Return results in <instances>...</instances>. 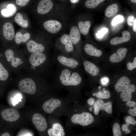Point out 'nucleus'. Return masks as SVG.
<instances>
[{"label":"nucleus","mask_w":136,"mask_h":136,"mask_svg":"<svg viewBox=\"0 0 136 136\" xmlns=\"http://www.w3.org/2000/svg\"><path fill=\"white\" fill-rule=\"evenodd\" d=\"M75 69L62 67L59 71L55 79L57 87L66 90L67 95L73 102L77 101L78 89L82 78Z\"/></svg>","instance_id":"1"},{"label":"nucleus","mask_w":136,"mask_h":136,"mask_svg":"<svg viewBox=\"0 0 136 136\" xmlns=\"http://www.w3.org/2000/svg\"><path fill=\"white\" fill-rule=\"evenodd\" d=\"M67 96L65 97L59 96L55 94L43 103L42 107L46 113L58 117L65 115L72 103Z\"/></svg>","instance_id":"2"},{"label":"nucleus","mask_w":136,"mask_h":136,"mask_svg":"<svg viewBox=\"0 0 136 136\" xmlns=\"http://www.w3.org/2000/svg\"><path fill=\"white\" fill-rule=\"evenodd\" d=\"M65 116L67 117L65 126L68 130L77 125L88 126L92 123L94 120L92 115L89 112H79L75 101L71 103Z\"/></svg>","instance_id":"3"},{"label":"nucleus","mask_w":136,"mask_h":136,"mask_svg":"<svg viewBox=\"0 0 136 136\" xmlns=\"http://www.w3.org/2000/svg\"><path fill=\"white\" fill-rule=\"evenodd\" d=\"M55 61L62 67L76 69L79 65L78 60L75 57L61 54H57L54 57Z\"/></svg>","instance_id":"4"},{"label":"nucleus","mask_w":136,"mask_h":136,"mask_svg":"<svg viewBox=\"0 0 136 136\" xmlns=\"http://www.w3.org/2000/svg\"><path fill=\"white\" fill-rule=\"evenodd\" d=\"M51 126L48 129L47 132L50 136H64L66 135L64 128L58 117L51 115Z\"/></svg>","instance_id":"5"},{"label":"nucleus","mask_w":136,"mask_h":136,"mask_svg":"<svg viewBox=\"0 0 136 136\" xmlns=\"http://www.w3.org/2000/svg\"><path fill=\"white\" fill-rule=\"evenodd\" d=\"M18 87L22 92L28 94H33L36 91V84L34 81L30 78H26L20 81Z\"/></svg>","instance_id":"6"},{"label":"nucleus","mask_w":136,"mask_h":136,"mask_svg":"<svg viewBox=\"0 0 136 136\" xmlns=\"http://www.w3.org/2000/svg\"><path fill=\"white\" fill-rule=\"evenodd\" d=\"M33 124L37 130L41 132L46 131L48 129V124L43 115L40 113L34 114L32 118Z\"/></svg>","instance_id":"7"},{"label":"nucleus","mask_w":136,"mask_h":136,"mask_svg":"<svg viewBox=\"0 0 136 136\" xmlns=\"http://www.w3.org/2000/svg\"><path fill=\"white\" fill-rule=\"evenodd\" d=\"M60 41L64 46V51L62 54L75 57L73 53L74 50V47L69 36L67 34L63 35L60 38Z\"/></svg>","instance_id":"8"},{"label":"nucleus","mask_w":136,"mask_h":136,"mask_svg":"<svg viewBox=\"0 0 136 136\" xmlns=\"http://www.w3.org/2000/svg\"><path fill=\"white\" fill-rule=\"evenodd\" d=\"M1 116L4 120L10 122H13L18 120L20 115L16 110L12 108L4 109L1 113Z\"/></svg>","instance_id":"9"},{"label":"nucleus","mask_w":136,"mask_h":136,"mask_svg":"<svg viewBox=\"0 0 136 136\" xmlns=\"http://www.w3.org/2000/svg\"><path fill=\"white\" fill-rule=\"evenodd\" d=\"M1 32L4 38L7 40H12L15 37V32L14 28L11 23L5 22L1 26Z\"/></svg>","instance_id":"10"},{"label":"nucleus","mask_w":136,"mask_h":136,"mask_svg":"<svg viewBox=\"0 0 136 136\" xmlns=\"http://www.w3.org/2000/svg\"><path fill=\"white\" fill-rule=\"evenodd\" d=\"M47 57L43 53H33L30 55L29 61L30 64L33 66L38 67L44 63L46 61Z\"/></svg>","instance_id":"11"},{"label":"nucleus","mask_w":136,"mask_h":136,"mask_svg":"<svg viewBox=\"0 0 136 136\" xmlns=\"http://www.w3.org/2000/svg\"><path fill=\"white\" fill-rule=\"evenodd\" d=\"M43 26L48 32L52 33L57 32L62 27L60 22L54 20H50L45 22L43 24Z\"/></svg>","instance_id":"12"},{"label":"nucleus","mask_w":136,"mask_h":136,"mask_svg":"<svg viewBox=\"0 0 136 136\" xmlns=\"http://www.w3.org/2000/svg\"><path fill=\"white\" fill-rule=\"evenodd\" d=\"M53 4L51 0H42L38 4L37 10L40 14H44L49 12L52 9Z\"/></svg>","instance_id":"13"},{"label":"nucleus","mask_w":136,"mask_h":136,"mask_svg":"<svg viewBox=\"0 0 136 136\" xmlns=\"http://www.w3.org/2000/svg\"><path fill=\"white\" fill-rule=\"evenodd\" d=\"M127 50L125 48H121L118 49L116 52L110 56L109 60L112 63L119 62L123 60L126 57Z\"/></svg>","instance_id":"14"},{"label":"nucleus","mask_w":136,"mask_h":136,"mask_svg":"<svg viewBox=\"0 0 136 136\" xmlns=\"http://www.w3.org/2000/svg\"><path fill=\"white\" fill-rule=\"evenodd\" d=\"M26 47L28 51L32 54L43 53L45 49L43 45L32 40H29L27 42Z\"/></svg>","instance_id":"15"},{"label":"nucleus","mask_w":136,"mask_h":136,"mask_svg":"<svg viewBox=\"0 0 136 136\" xmlns=\"http://www.w3.org/2000/svg\"><path fill=\"white\" fill-rule=\"evenodd\" d=\"M5 54L7 61L11 62V65L13 67H16L22 64V60L19 58L15 57L12 50L10 49L6 50L5 52Z\"/></svg>","instance_id":"16"},{"label":"nucleus","mask_w":136,"mask_h":136,"mask_svg":"<svg viewBox=\"0 0 136 136\" xmlns=\"http://www.w3.org/2000/svg\"><path fill=\"white\" fill-rule=\"evenodd\" d=\"M130 84V80L127 77L124 76L118 80L115 86V90L118 92H121Z\"/></svg>","instance_id":"17"},{"label":"nucleus","mask_w":136,"mask_h":136,"mask_svg":"<svg viewBox=\"0 0 136 136\" xmlns=\"http://www.w3.org/2000/svg\"><path fill=\"white\" fill-rule=\"evenodd\" d=\"M122 37H115L110 41L111 44L113 45H118L129 41L131 38L130 33L127 31L122 32Z\"/></svg>","instance_id":"18"},{"label":"nucleus","mask_w":136,"mask_h":136,"mask_svg":"<svg viewBox=\"0 0 136 136\" xmlns=\"http://www.w3.org/2000/svg\"><path fill=\"white\" fill-rule=\"evenodd\" d=\"M134 85L130 84L127 88L121 92L120 95L121 98L123 101H127L131 100L132 94L135 91Z\"/></svg>","instance_id":"19"},{"label":"nucleus","mask_w":136,"mask_h":136,"mask_svg":"<svg viewBox=\"0 0 136 136\" xmlns=\"http://www.w3.org/2000/svg\"><path fill=\"white\" fill-rule=\"evenodd\" d=\"M84 68L89 74L93 76H97L99 74V68L93 63L88 60H85L83 63Z\"/></svg>","instance_id":"20"},{"label":"nucleus","mask_w":136,"mask_h":136,"mask_svg":"<svg viewBox=\"0 0 136 136\" xmlns=\"http://www.w3.org/2000/svg\"><path fill=\"white\" fill-rule=\"evenodd\" d=\"M16 8L15 6L12 4H8L6 7L1 9L0 13L1 16L4 17H10L16 12Z\"/></svg>","instance_id":"21"},{"label":"nucleus","mask_w":136,"mask_h":136,"mask_svg":"<svg viewBox=\"0 0 136 136\" xmlns=\"http://www.w3.org/2000/svg\"><path fill=\"white\" fill-rule=\"evenodd\" d=\"M85 52L87 55L91 56L99 57L102 54V51L93 47L92 45L87 44L84 47Z\"/></svg>","instance_id":"22"},{"label":"nucleus","mask_w":136,"mask_h":136,"mask_svg":"<svg viewBox=\"0 0 136 136\" xmlns=\"http://www.w3.org/2000/svg\"><path fill=\"white\" fill-rule=\"evenodd\" d=\"M69 36L73 45L77 44L80 40V32L76 26H73L72 27Z\"/></svg>","instance_id":"23"},{"label":"nucleus","mask_w":136,"mask_h":136,"mask_svg":"<svg viewBox=\"0 0 136 136\" xmlns=\"http://www.w3.org/2000/svg\"><path fill=\"white\" fill-rule=\"evenodd\" d=\"M97 102L99 109L101 110L105 111L107 113L111 114L112 113V104L110 101L106 103L101 99H98Z\"/></svg>","instance_id":"24"},{"label":"nucleus","mask_w":136,"mask_h":136,"mask_svg":"<svg viewBox=\"0 0 136 136\" xmlns=\"http://www.w3.org/2000/svg\"><path fill=\"white\" fill-rule=\"evenodd\" d=\"M30 35L28 33H26L24 34L20 32H16L15 36V41L18 44H19L22 42L25 43L30 39Z\"/></svg>","instance_id":"25"},{"label":"nucleus","mask_w":136,"mask_h":136,"mask_svg":"<svg viewBox=\"0 0 136 136\" xmlns=\"http://www.w3.org/2000/svg\"><path fill=\"white\" fill-rule=\"evenodd\" d=\"M78 25L82 34L86 35L88 33L91 26V23L89 21H80L78 23Z\"/></svg>","instance_id":"26"},{"label":"nucleus","mask_w":136,"mask_h":136,"mask_svg":"<svg viewBox=\"0 0 136 136\" xmlns=\"http://www.w3.org/2000/svg\"><path fill=\"white\" fill-rule=\"evenodd\" d=\"M119 10V7L116 4H114L108 6L106 9L105 14L106 16L110 17L116 14Z\"/></svg>","instance_id":"27"},{"label":"nucleus","mask_w":136,"mask_h":136,"mask_svg":"<svg viewBox=\"0 0 136 136\" xmlns=\"http://www.w3.org/2000/svg\"><path fill=\"white\" fill-rule=\"evenodd\" d=\"M14 20L16 23L22 27L26 28L28 26V21L23 18L22 14L20 13L16 14Z\"/></svg>","instance_id":"28"},{"label":"nucleus","mask_w":136,"mask_h":136,"mask_svg":"<svg viewBox=\"0 0 136 136\" xmlns=\"http://www.w3.org/2000/svg\"><path fill=\"white\" fill-rule=\"evenodd\" d=\"M93 96L101 99H108L110 98L111 95L110 92L104 88L102 91H99L97 93H95L92 94Z\"/></svg>","instance_id":"29"},{"label":"nucleus","mask_w":136,"mask_h":136,"mask_svg":"<svg viewBox=\"0 0 136 136\" xmlns=\"http://www.w3.org/2000/svg\"><path fill=\"white\" fill-rule=\"evenodd\" d=\"M105 0H87L85 2V5L88 8L93 9L96 7L98 5Z\"/></svg>","instance_id":"30"},{"label":"nucleus","mask_w":136,"mask_h":136,"mask_svg":"<svg viewBox=\"0 0 136 136\" xmlns=\"http://www.w3.org/2000/svg\"><path fill=\"white\" fill-rule=\"evenodd\" d=\"M9 76L8 71L0 63V80L3 81L6 80L8 79Z\"/></svg>","instance_id":"31"},{"label":"nucleus","mask_w":136,"mask_h":136,"mask_svg":"<svg viewBox=\"0 0 136 136\" xmlns=\"http://www.w3.org/2000/svg\"><path fill=\"white\" fill-rule=\"evenodd\" d=\"M112 131L114 136H121V132L119 124L118 123H115L112 127Z\"/></svg>","instance_id":"32"},{"label":"nucleus","mask_w":136,"mask_h":136,"mask_svg":"<svg viewBox=\"0 0 136 136\" xmlns=\"http://www.w3.org/2000/svg\"><path fill=\"white\" fill-rule=\"evenodd\" d=\"M124 20L123 16L118 15L115 17L113 19L112 24L113 25L115 26L118 23L122 22Z\"/></svg>","instance_id":"33"},{"label":"nucleus","mask_w":136,"mask_h":136,"mask_svg":"<svg viewBox=\"0 0 136 136\" xmlns=\"http://www.w3.org/2000/svg\"><path fill=\"white\" fill-rule=\"evenodd\" d=\"M127 69L131 71L134 69L136 68V57H135L133 59V62L131 63L129 62L127 64Z\"/></svg>","instance_id":"34"},{"label":"nucleus","mask_w":136,"mask_h":136,"mask_svg":"<svg viewBox=\"0 0 136 136\" xmlns=\"http://www.w3.org/2000/svg\"><path fill=\"white\" fill-rule=\"evenodd\" d=\"M125 121L126 123L129 125L131 124L135 125L136 124V121L134 118L131 116H128L126 117Z\"/></svg>","instance_id":"35"},{"label":"nucleus","mask_w":136,"mask_h":136,"mask_svg":"<svg viewBox=\"0 0 136 136\" xmlns=\"http://www.w3.org/2000/svg\"><path fill=\"white\" fill-rule=\"evenodd\" d=\"M30 0H15L16 4L20 6H24L26 5Z\"/></svg>","instance_id":"36"},{"label":"nucleus","mask_w":136,"mask_h":136,"mask_svg":"<svg viewBox=\"0 0 136 136\" xmlns=\"http://www.w3.org/2000/svg\"><path fill=\"white\" fill-rule=\"evenodd\" d=\"M135 18L132 15L129 16L127 18V22L128 25L130 26H133Z\"/></svg>","instance_id":"37"},{"label":"nucleus","mask_w":136,"mask_h":136,"mask_svg":"<svg viewBox=\"0 0 136 136\" xmlns=\"http://www.w3.org/2000/svg\"><path fill=\"white\" fill-rule=\"evenodd\" d=\"M130 125L126 123L123 124L122 126V129L123 131H125V133L126 134L129 133L130 132V130L129 128Z\"/></svg>","instance_id":"38"},{"label":"nucleus","mask_w":136,"mask_h":136,"mask_svg":"<svg viewBox=\"0 0 136 136\" xmlns=\"http://www.w3.org/2000/svg\"><path fill=\"white\" fill-rule=\"evenodd\" d=\"M107 31V29L106 28L102 29L98 32L96 36L98 38H100L103 36Z\"/></svg>","instance_id":"39"},{"label":"nucleus","mask_w":136,"mask_h":136,"mask_svg":"<svg viewBox=\"0 0 136 136\" xmlns=\"http://www.w3.org/2000/svg\"><path fill=\"white\" fill-rule=\"evenodd\" d=\"M93 105L94 113L95 115H98L99 113L100 109L97 102H95Z\"/></svg>","instance_id":"40"},{"label":"nucleus","mask_w":136,"mask_h":136,"mask_svg":"<svg viewBox=\"0 0 136 136\" xmlns=\"http://www.w3.org/2000/svg\"><path fill=\"white\" fill-rule=\"evenodd\" d=\"M21 95L20 94H19L16 95L13 99V104L14 105H16L19 101H21Z\"/></svg>","instance_id":"41"},{"label":"nucleus","mask_w":136,"mask_h":136,"mask_svg":"<svg viewBox=\"0 0 136 136\" xmlns=\"http://www.w3.org/2000/svg\"><path fill=\"white\" fill-rule=\"evenodd\" d=\"M126 104L128 107H134L136 106V103L134 101L130 100L127 101Z\"/></svg>","instance_id":"42"},{"label":"nucleus","mask_w":136,"mask_h":136,"mask_svg":"<svg viewBox=\"0 0 136 136\" xmlns=\"http://www.w3.org/2000/svg\"><path fill=\"white\" fill-rule=\"evenodd\" d=\"M128 113L132 116H136V107H134L133 109L130 108L128 111Z\"/></svg>","instance_id":"43"},{"label":"nucleus","mask_w":136,"mask_h":136,"mask_svg":"<svg viewBox=\"0 0 136 136\" xmlns=\"http://www.w3.org/2000/svg\"><path fill=\"white\" fill-rule=\"evenodd\" d=\"M94 99L92 98H89L87 100V103L88 104L91 106L94 105Z\"/></svg>","instance_id":"44"},{"label":"nucleus","mask_w":136,"mask_h":136,"mask_svg":"<svg viewBox=\"0 0 136 136\" xmlns=\"http://www.w3.org/2000/svg\"><path fill=\"white\" fill-rule=\"evenodd\" d=\"M133 26V31L135 32H136V18H135V19L134 22V23Z\"/></svg>","instance_id":"45"},{"label":"nucleus","mask_w":136,"mask_h":136,"mask_svg":"<svg viewBox=\"0 0 136 136\" xmlns=\"http://www.w3.org/2000/svg\"><path fill=\"white\" fill-rule=\"evenodd\" d=\"M70 1L72 3L75 4L78 2L79 0H70Z\"/></svg>","instance_id":"46"},{"label":"nucleus","mask_w":136,"mask_h":136,"mask_svg":"<svg viewBox=\"0 0 136 136\" xmlns=\"http://www.w3.org/2000/svg\"><path fill=\"white\" fill-rule=\"evenodd\" d=\"M108 81V80L107 78H105L104 79H103L102 81V82L103 83L105 84L107 83Z\"/></svg>","instance_id":"47"},{"label":"nucleus","mask_w":136,"mask_h":136,"mask_svg":"<svg viewBox=\"0 0 136 136\" xmlns=\"http://www.w3.org/2000/svg\"><path fill=\"white\" fill-rule=\"evenodd\" d=\"M2 136H10V134L8 132H5L3 133L1 135Z\"/></svg>","instance_id":"48"},{"label":"nucleus","mask_w":136,"mask_h":136,"mask_svg":"<svg viewBox=\"0 0 136 136\" xmlns=\"http://www.w3.org/2000/svg\"><path fill=\"white\" fill-rule=\"evenodd\" d=\"M130 1L132 2L136 3V0H130Z\"/></svg>","instance_id":"49"},{"label":"nucleus","mask_w":136,"mask_h":136,"mask_svg":"<svg viewBox=\"0 0 136 136\" xmlns=\"http://www.w3.org/2000/svg\"><path fill=\"white\" fill-rule=\"evenodd\" d=\"M89 110L91 112L92 110V108H90Z\"/></svg>","instance_id":"50"},{"label":"nucleus","mask_w":136,"mask_h":136,"mask_svg":"<svg viewBox=\"0 0 136 136\" xmlns=\"http://www.w3.org/2000/svg\"><path fill=\"white\" fill-rule=\"evenodd\" d=\"M101 88V86H99L98 87V88L99 89H100Z\"/></svg>","instance_id":"51"},{"label":"nucleus","mask_w":136,"mask_h":136,"mask_svg":"<svg viewBox=\"0 0 136 136\" xmlns=\"http://www.w3.org/2000/svg\"></svg>","instance_id":"52"}]
</instances>
